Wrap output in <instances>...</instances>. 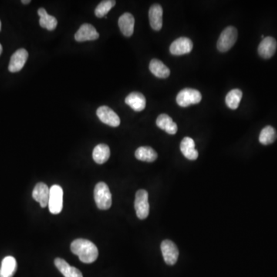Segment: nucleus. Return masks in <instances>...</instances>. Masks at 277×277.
<instances>
[{
  "instance_id": "f257e3e1",
  "label": "nucleus",
  "mask_w": 277,
  "mask_h": 277,
  "mask_svg": "<svg viewBox=\"0 0 277 277\" xmlns=\"http://www.w3.org/2000/svg\"><path fill=\"white\" fill-rule=\"evenodd\" d=\"M71 251L84 264H92L97 260L99 251L93 243L85 239H77L71 244Z\"/></svg>"
},
{
  "instance_id": "f03ea898",
  "label": "nucleus",
  "mask_w": 277,
  "mask_h": 277,
  "mask_svg": "<svg viewBox=\"0 0 277 277\" xmlns=\"http://www.w3.org/2000/svg\"><path fill=\"white\" fill-rule=\"evenodd\" d=\"M94 199L99 210H109L112 206V195L110 190L103 182L98 183L94 189Z\"/></svg>"
},
{
  "instance_id": "7ed1b4c3",
  "label": "nucleus",
  "mask_w": 277,
  "mask_h": 277,
  "mask_svg": "<svg viewBox=\"0 0 277 277\" xmlns=\"http://www.w3.org/2000/svg\"><path fill=\"white\" fill-rule=\"evenodd\" d=\"M238 32L234 26H228L220 34L217 41V49L220 52H225L230 50L236 43Z\"/></svg>"
},
{
  "instance_id": "20e7f679",
  "label": "nucleus",
  "mask_w": 277,
  "mask_h": 277,
  "mask_svg": "<svg viewBox=\"0 0 277 277\" xmlns=\"http://www.w3.org/2000/svg\"><path fill=\"white\" fill-rule=\"evenodd\" d=\"M201 99L202 95L200 91L187 88L179 92L177 96V103L181 107H187L190 105L198 104Z\"/></svg>"
},
{
  "instance_id": "39448f33",
  "label": "nucleus",
  "mask_w": 277,
  "mask_h": 277,
  "mask_svg": "<svg viewBox=\"0 0 277 277\" xmlns=\"http://www.w3.org/2000/svg\"><path fill=\"white\" fill-rule=\"evenodd\" d=\"M149 195L145 190H138L135 199L134 207L136 216L140 220L147 218L150 214V204L148 201Z\"/></svg>"
},
{
  "instance_id": "423d86ee",
  "label": "nucleus",
  "mask_w": 277,
  "mask_h": 277,
  "mask_svg": "<svg viewBox=\"0 0 277 277\" xmlns=\"http://www.w3.org/2000/svg\"><path fill=\"white\" fill-rule=\"evenodd\" d=\"M62 198L63 191L62 187L58 185H54L49 189V207L52 214H59L62 210Z\"/></svg>"
},
{
  "instance_id": "0eeeda50",
  "label": "nucleus",
  "mask_w": 277,
  "mask_h": 277,
  "mask_svg": "<svg viewBox=\"0 0 277 277\" xmlns=\"http://www.w3.org/2000/svg\"><path fill=\"white\" fill-rule=\"evenodd\" d=\"M161 251L165 263L167 265L173 266L177 262L179 250L177 245L171 240H166L161 244Z\"/></svg>"
},
{
  "instance_id": "6e6552de",
  "label": "nucleus",
  "mask_w": 277,
  "mask_h": 277,
  "mask_svg": "<svg viewBox=\"0 0 277 277\" xmlns=\"http://www.w3.org/2000/svg\"><path fill=\"white\" fill-rule=\"evenodd\" d=\"M96 115L100 119L102 123L112 126V127H117L120 125V119L119 116L115 113L114 111L111 108L106 106H100L96 110Z\"/></svg>"
},
{
  "instance_id": "1a4fd4ad",
  "label": "nucleus",
  "mask_w": 277,
  "mask_h": 277,
  "mask_svg": "<svg viewBox=\"0 0 277 277\" xmlns=\"http://www.w3.org/2000/svg\"><path fill=\"white\" fill-rule=\"evenodd\" d=\"M193 44L191 39L187 37H180L173 41L170 45V51L174 55H182L190 53L193 49Z\"/></svg>"
},
{
  "instance_id": "9d476101",
  "label": "nucleus",
  "mask_w": 277,
  "mask_h": 277,
  "mask_svg": "<svg viewBox=\"0 0 277 277\" xmlns=\"http://www.w3.org/2000/svg\"><path fill=\"white\" fill-rule=\"evenodd\" d=\"M99 37V34L96 28L89 23L82 24L75 34V39L79 42L96 40Z\"/></svg>"
},
{
  "instance_id": "9b49d317",
  "label": "nucleus",
  "mask_w": 277,
  "mask_h": 277,
  "mask_svg": "<svg viewBox=\"0 0 277 277\" xmlns=\"http://www.w3.org/2000/svg\"><path fill=\"white\" fill-rule=\"evenodd\" d=\"M29 53L25 49H19L14 52L11 56L10 62L8 65V70L11 72H19L25 66Z\"/></svg>"
},
{
  "instance_id": "f8f14e48",
  "label": "nucleus",
  "mask_w": 277,
  "mask_h": 277,
  "mask_svg": "<svg viewBox=\"0 0 277 277\" xmlns=\"http://www.w3.org/2000/svg\"><path fill=\"white\" fill-rule=\"evenodd\" d=\"M277 42L274 37L264 38L258 46V53L264 59H270L277 51Z\"/></svg>"
},
{
  "instance_id": "ddd939ff",
  "label": "nucleus",
  "mask_w": 277,
  "mask_h": 277,
  "mask_svg": "<svg viewBox=\"0 0 277 277\" xmlns=\"http://www.w3.org/2000/svg\"><path fill=\"white\" fill-rule=\"evenodd\" d=\"M49 189L47 185L43 183H37L32 191V198L40 204L41 207L45 208L49 203Z\"/></svg>"
},
{
  "instance_id": "4468645a",
  "label": "nucleus",
  "mask_w": 277,
  "mask_h": 277,
  "mask_svg": "<svg viewBox=\"0 0 277 277\" xmlns=\"http://www.w3.org/2000/svg\"><path fill=\"white\" fill-rule=\"evenodd\" d=\"M163 10L160 4H154L150 7L149 11L150 25L152 29L160 31L163 27Z\"/></svg>"
},
{
  "instance_id": "2eb2a0df",
  "label": "nucleus",
  "mask_w": 277,
  "mask_h": 277,
  "mask_svg": "<svg viewBox=\"0 0 277 277\" xmlns=\"http://www.w3.org/2000/svg\"><path fill=\"white\" fill-rule=\"evenodd\" d=\"M119 29L122 33L126 37H130L134 32L135 18L131 13L126 12L119 17Z\"/></svg>"
},
{
  "instance_id": "dca6fc26",
  "label": "nucleus",
  "mask_w": 277,
  "mask_h": 277,
  "mask_svg": "<svg viewBox=\"0 0 277 277\" xmlns=\"http://www.w3.org/2000/svg\"><path fill=\"white\" fill-rule=\"evenodd\" d=\"M125 103L136 112H141L146 108V99L140 92H133L126 96Z\"/></svg>"
},
{
  "instance_id": "f3484780",
  "label": "nucleus",
  "mask_w": 277,
  "mask_h": 277,
  "mask_svg": "<svg viewBox=\"0 0 277 277\" xmlns=\"http://www.w3.org/2000/svg\"><path fill=\"white\" fill-rule=\"evenodd\" d=\"M180 150L186 158L196 160L198 158V151L196 150L195 142L190 137L183 138L180 143Z\"/></svg>"
},
{
  "instance_id": "a211bd4d",
  "label": "nucleus",
  "mask_w": 277,
  "mask_h": 277,
  "mask_svg": "<svg viewBox=\"0 0 277 277\" xmlns=\"http://www.w3.org/2000/svg\"><path fill=\"white\" fill-rule=\"evenodd\" d=\"M54 264L59 272L65 277H83L82 273L77 268L71 267L63 259H55Z\"/></svg>"
},
{
  "instance_id": "6ab92c4d",
  "label": "nucleus",
  "mask_w": 277,
  "mask_h": 277,
  "mask_svg": "<svg viewBox=\"0 0 277 277\" xmlns=\"http://www.w3.org/2000/svg\"><path fill=\"white\" fill-rule=\"evenodd\" d=\"M156 125L170 135L176 134L178 130L177 123H174L173 119L167 114H160L156 119Z\"/></svg>"
},
{
  "instance_id": "aec40b11",
  "label": "nucleus",
  "mask_w": 277,
  "mask_h": 277,
  "mask_svg": "<svg viewBox=\"0 0 277 277\" xmlns=\"http://www.w3.org/2000/svg\"><path fill=\"white\" fill-rule=\"evenodd\" d=\"M17 271V263L13 257H5L0 268V277H12Z\"/></svg>"
},
{
  "instance_id": "412c9836",
  "label": "nucleus",
  "mask_w": 277,
  "mask_h": 277,
  "mask_svg": "<svg viewBox=\"0 0 277 277\" xmlns=\"http://www.w3.org/2000/svg\"><path fill=\"white\" fill-rule=\"evenodd\" d=\"M149 68L155 76L160 79H166L170 75V69L159 59H152Z\"/></svg>"
},
{
  "instance_id": "4be33fe9",
  "label": "nucleus",
  "mask_w": 277,
  "mask_h": 277,
  "mask_svg": "<svg viewBox=\"0 0 277 277\" xmlns=\"http://www.w3.org/2000/svg\"><path fill=\"white\" fill-rule=\"evenodd\" d=\"M38 15H39V25L42 28L52 31L57 26V19L52 15H49L44 8H39L38 10Z\"/></svg>"
},
{
  "instance_id": "5701e85b",
  "label": "nucleus",
  "mask_w": 277,
  "mask_h": 277,
  "mask_svg": "<svg viewBox=\"0 0 277 277\" xmlns=\"http://www.w3.org/2000/svg\"><path fill=\"white\" fill-rule=\"evenodd\" d=\"M135 156L137 160L152 163L157 159L158 155L153 148L150 147V146H141V147L138 148L135 152Z\"/></svg>"
},
{
  "instance_id": "b1692460",
  "label": "nucleus",
  "mask_w": 277,
  "mask_h": 277,
  "mask_svg": "<svg viewBox=\"0 0 277 277\" xmlns=\"http://www.w3.org/2000/svg\"><path fill=\"white\" fill-rule=\"evenodd\" d=\"M110 149L106 144H99L92 152V158L98 164H103L109 160Z\"/></svg>"
},
{
  "instance_id": "393cba45",
  "label": "nucleus",
  "mask_w": 277,
  "mask_h": 277,
  "mask_svg": "<svg viewBox=\"0 0 277 277\" xmlns=\"http://www.w3.org/2000/svg\"><path fill=\"white\" fill-rule=\"evenodd\" d=\"M277 139V133L276 129L273 126H267L262 129L259 140L261 144L270 145L276 141Z\"/></svg>"
},
{
  "instance_id": "a878e982",
  "label": "nucleus",
  "mask_w": 277,
  "mask_h": 277,
  "mask_svg": "<svg viewBox=\"0 0 277 277\" xmlns=\"http://www.w3.org/2000/svg\"><path fill=\"white\" fill-rule=\"evenodd\" d=\"M242 97V91L239 89H232L226 96V104L230 109H237L239 107Z\"/></svg>"
},
{
  "instance_id": "bb28decb",
  "label": "nucleus",
  "mask_w": 277,
  "mask_h": 277,
  "mask_svg": "<svg viewBox=\"0 0 277 277\" xmlns=\"http://www.w3.org/2000/svg\"><path fill=\"white\" fill-rule=\"evenodd\" d=\"M116 1L114 0H105L102 1L95 9V15L98 18L106 16V14L110 11L111 8L115 6Z\"/></svg>"
},
{
  "instance_id": "cd10ccee",
  "label": "nucleus",
  "mask_w": 277,
  "mask_h": 277,
  "mask_svg": "<svg viewBox=\"0 0 277 277\" xmlns=\"http://www.w3.org/2000/svg\"><path fill=\"white\" fill-rule=\"evenodd\" d=\"M22 2L23 4H29L30 3L31 1L30 0H22Z\"/></svg>"
},
{
  "instance_id": "c85d7f7f",
  "label": "nucleus",
  "mask_w": 277,
  "mask_h": 277,
  "mask_svg": "<svg viewBox=\"0 0 277 277\" xmlns=\"http://www.w3.org/2000/svg\"><path fill=\"white\" fill-rule=\"evenodd\" d=\"M2 45L0 44V55L2 54Z\"/></svg>"
},
{
  "instance_id": "c756f323",
  "label": "nucleus",
  "mask_w": 277,
  "mask_h": 277,
  "mask_svg": "<svg viewBox=\"0 0 277 277\" xmlns=\"http://www.w3.org/2000/svg\"><path fill=\"white\" fill-rule=\"evenodd\" d=\"M1 28H2V23H1V21H0V31H1Z\"/></svg>"
}]
</instances>
